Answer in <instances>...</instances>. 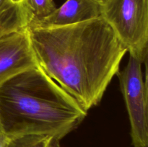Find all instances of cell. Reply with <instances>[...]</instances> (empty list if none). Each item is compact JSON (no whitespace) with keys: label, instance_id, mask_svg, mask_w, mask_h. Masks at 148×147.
I'll return each instance as SVG.
<instances>
[{"label":"cell","instance_id":"10","mask_svg":"<svg viewBox=\"0 0 148 147\" xmlns=\"http://www.w3.org/2000/svg\"><path fill=\"white\" fill-rule=\"evenodd\" d=\"M9 136H7L4 132L0 131V147H4L6 145Z\"/></svg>","mask_w":148,"mask_h":147},{"label":"cell","instance_id":"12","mask_svg":"<svg viewBox=\"0 0 148 147\" xmlns=\"http://www.w3.org/2000/svg\"><path fill=\"white\" fill-rule=\"evenodd\" d=\"M20 1V0H0V10H1L5 6L8 5L10 3L14 2V1Z\"/></svg>","mask_w":148,"mask_h":147},{"label":"cell","instance_id":"7","mask_svg":"<svg viewBox=\"0 0 148 147\" xmlns=\"http://www.w3.org/2000/svg\"><path fill=\"white\" fill-rule=\"evenodd\" d=\"M31 14L24 0L14 1L0 10V36L28 27Z\"/></svg>","mask_w":148,"mask_h":147},{"label":"cell","instance_id":"14","mask_svg":"<svg viewBox=\"0 0 148 147\" xmlns=\"http://www.w3.org/2000/svg\"><path fill=\"white\" fill-rule=\"evenodd\" d=\"M0 131H1V125H0Z\"/></svg>","mask_w":148,"mask_h":147},{"label":"cell","instance_id":"2","mask_svg":"<svg viewBox=\"0 0 148 147\" xmlns=\"http://www.w3.org/2000/svg\"><path fill=\"white\" fill-rule=\"evenodd\" d=\"M87 112L38 66L0 84V125L9 137L42 134L61 140Z\"/></svg>","mask_w":148,"mask_h":147},{"label":"cell","instance_id":"5","mask_svg":"<svg viewBox=\"0 0 148 147\" xmlns=\"http://www.w3.org/2000/svg\"><path fill=\"white\" fill-rule=\"evenodd\" d=\"M37 66L27 27L0 36V84Z\"/></svg>","mask_w":148,"mask_h":147},{"label":"cell","instance_id":"11","mask_svg":"<svg viewBox=\"0 0 148 147\" xmlns=\"http://www.w3.org/2000/svg\"><path fill=\"white\" fill-rule=\"evenodd\" d=\"M59 141H60V139H59V138L53 137V138H51V141H49V145H48L47 147H61Z\"/></svg>","mask_w":148,"mask_h":147},{"label":"cell","instance_id":"8","mask_svg":"<svg viewBox=\"0 0 148 147\" xmlns=\"http://www.w3.org/2000/svg\"><path fill=\"white\" fill-rule=\"evenodd\" d=\"M53 137L42 134H25L9 137L4 147H47Z\"/></svg>","mask_w":148,"mask_h":147},{"label":"cell","instance_id":"6","mask_svg":"<svg viewBox=\"0 0 148 147\" xmlns=\"http://www.w3.org/2000/svg\"><path fill=\"white\" fill-rule=\"evenodd\" d=\"M102 3L98 0H66L49 15L33 22L28 27H63L101 17Z\"/></svg>","mask_w":148,"mask_h":147},{"label":"cell","instance_id":"1","mask_svg":"<svg viewBox=\"0 0 148 147\" xmlns=\"http://www.w3.org/2000/svg\"><path fill=\"white\" fill-rule=\"evenodd\" d=\"M27 29L38 66L86 111L98 105L127 52L106 20Z\"/></svg>","mask_w":148,"mask_h":147},{"label":"cell","instance_id":"13","mask_svg":"<svg viewBox=\"0 0 148 147\" xmlns=\"http://www.w3.org/2000/svg\"><path fill=\"white\" fill-rule=\"evenodd\" d=\"M98 1H101V3H103V2L104 1H105V0H98Z\"/></svg>","mask_w":148,"mask_h":147},{"label":"cell","instance_id":"9","mask_svg":"<svg viewBox=\"0 0 148 147\" xmlns=\"http://www.w3.org/2000/svg\"><path fill=\"white\" fill-rule=\"evenodd\" d=\"M24 2L31 14V22L47 17L56 8L53 0H24Z\"/></svg>","mask_w":148,"mask_h":147},{"label":"cell","instance_id":"3","mask_svg":"<svg viewBox=\"0 0 148 147\" xmlns=\"http://www.w3.org/2000/svg\"><path fill=\"white\" fill-rule=\"evenodd\" d=\"M101 17L130 54L147 62L148 0H105L101 5Z\"/></svg>","mask_w":148,"mask_h":147},{"label":"cell","instance_id":"4","mask_svg":"<svg viewBox=\"0 0 148 147\" xmlns=\"http://www.w3.org/2000/svg\"><path fill=\"white\" fill-rule=\"evenodd\" d=\"M143 63L130 54L127 66L116 74L128 112L134 147L148 146L147 85L143 72Z\"/></svg>","mask_w":148,"mask_h":147}]
</instances>
